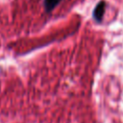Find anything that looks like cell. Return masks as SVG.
<instances>
[{"label":"cell","instance_id":"1","mask_svg":"<svg viewBox=\"0 0 123 123\" xmlns=\"http://www.w3.org/2000/svg\"><path fill=\"white\" fill-rule=\"evenodd\" d=\"M104 10H105V3L100 2L96 6V8L94 10V12H93V16H94L95 20L100 21L102 19V16H103V13H104Z\"/></svg>","mask_w":123,"mask_h":123},{"label":"cell","instance_id":"2","mask_svg":"<svg viewBox=\"0 0 123 123\" xmlns=\"http://www.w3.org/2000/svg\"><path fill=\"white\" fill-rule=\"evenodd\" d=\"M62 0H43V4L45 7V10L48 12H51L53 9H55Z\"/></svg>","mask_w":123,"mask_h":123}]
</instances>
